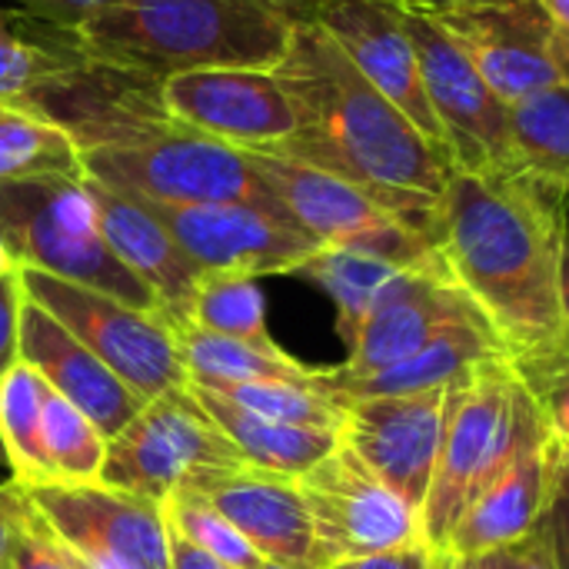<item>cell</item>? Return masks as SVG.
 I'll return each mask as SVG.
<instances>
[{
  "instance_id": "1",
  "label": "cell",
  "mask_w": 569,
  "mask_h": 569,
  "mask_svg": "<svg viewBox=\"0 0 569 569\" xmlns=\"http://www.w3.org/2000/svg\"><path fill=\"white\" fill-rule=\"evenodd\" d=\"M567 223V190L527 170H453L427 223L440 273L487 320L513 363L569 353L560 303Z\"/></svg>"
},
{
  "instance_id": "2",
  "label": "cell",
  "mask_w": 569,
  "mask_h": 569,
  "mask_svg": "<svg viewBox=\"0 0 569 569\" xmlns=\"http://www.w3.org/2000/svg\"><path fill=\"white\" fill-rule=\"evenodd\" d=\"M273 73L287 87L300 127L267 153L337 173L427 233L453 160L317 23L293 30L290 50Z\"/></svg>"
},
{
  "instance_id": "3",
  "label": "cell",
  "mask_w": 569,
  "mask_h": 569,
  "mask_svg": "<svg viewBox=\"0 0 569 569\" xmlns=\"http://www.w3.org/2000/svg\"><path fill=\"white\" fill-rule=\"evenodd\" d=\"M293 23L260 0H113L70 37L90 60L167 80L190 70H277Z\"/></svg>"
},
{
  "instance_id": "4",
  "label": "cell",
  "mask_w": 569,
  "mask_h": 569,
  "mask_svg": "<svg viewBox=\"0 0 569 569\" xmlns=\"http://www.w3.org/2000/svg\"><path fill=\"white\" fill-rule=\"evenodd\" d=\"M543 420L513 360H493L450 387L443 443L423 507V547L443 550L453 523Z\"/></svg>"
},
{
  "instance_id": "5",
  "label": "cell",
  "mask_w": 569,
  "mask_h": 569,
  "mask_svg": "<svg viewBox=\"0 0 569 569\" xmlns=\"http://www.w3.org/2000/svg\"><path fill=\"white\" fill-rule=\"evenodd\" d=\"M0 240L17 267H33L137 310L163 313L157 293L107 247L83 177L43 173L0 183Z\"/></svg>"
},
{
  "instance_id": "6",
  "label": "cell",
  "mask_w": 569,
  "mask_h": 569,
  "mask_svg": "<svg viewBox=\"0 0 569 569\" xmlns=\"http://www.w3.org/2000/svg\"><path fill=\"white\" fill-rule=\"evenodd\" d=\"M80 170L87 180L130 200L167 207L250 203L287 217L267 183L257 177L247 150L187 127H173L133 143L87 150L80 153Z\"/></svg>"
},
{
  "instance_id": "7",
  "label": "cell",
  "mask_w": 569,
  "mask_h": 569,
  "mask_svg": "<svg viewBox=\"0 0 569 569\" xmlns=\"http://www.w3.org/2000/svg\"><path fill=\"white\" fill-rule=\"evenodd\" d=\"M17 280L23 297L57 317L143 403L187 383L177 330L163 313L137 310L117 297L33 267H17Z\"/></svg>"
},
{
  "instance_id": "8",
  "label": "cell",
  "mask_w": 569,
  "mask_h": 569,
  "mask_svg": "<svg viewBox=\"0 0 569 569\" xmlns=\"http://www.w3.org/2000/svg\"><path fill=\"white\" fill-rule=\"evenodd\" d=\"M247 157L283 213L317 243L367 250L400 263L403 270L437 267L427 233L387 210L357 183L267 150H247Z\"/></svg>"
},
{
  "instance_id": "9",
  "label": "cell",
  "mask_w": 569,
  "mask_h": 569,
  "mask_svg": "<svg viewBox=\"0 0 569 569\" xmlns=\"http://www.w3.org/2000/svg\"><path fill=\"white\" fill-rule=\"evenodd\" d=\"M237 467H247L243 457L183 383L147 400L143 410L107 443L97 483L160 503L197 470Z\"/></svg>"
},
{
  "instance_id": "10",
  "label": "cell",
  "mask_w": 569,
  "mask_h": 569,
  "mask_svg": "<svg viewBox=\"0 0 569 569\" xmlns=\"http://www.w3.org/2000/svg\"><path fill=\"white\" fill-rule=\"evenodd\" d=\"M73 569H170L160 503L103 483L20 487Z\"/></svg>"
},
{
  "instance_id": "11",
  "label": "cell",
  "mask_w": 569,
  "mask_h": 569,
  "mask_svg": "<svg viewBox=\"0 0 569 569\" xmlns=\"http://www.w3.org/2000/svg\"><path fill=\"white\" fill-rule=\"evenodd\" d=\"M320 569L423 543L420 513L403 503L343 440L300 480Z\"/></svg>"
},
{
  "instance_id": "12",
  "label": "cell",
  "mask_w": 569,
  "mask_h": 569,
  "mask_svg": "<svg viewBox=\"0 0 569 569\" xmlns=\"http://www.w3.org/2000/svg\"><path fill=\"white\" fill-rule=\"evenodd\" d=\"M407 33L420 57L427 100L440 123L453 170L470 173H510L520 170L510 140V103L480 77L470 57L447 37V30L420 13L403 10Z\"/></svg>"
},
{
  "instance_id": "13",
  "label": "cell",
  "mask_w": 569,
  "mask_h": 569,
  "mask_svg": "<svg viewBox=\"0 0 569 569\" xmlns=\"http://www.w3.org/2000/svg\"><path fill=\"white\" fill-rule=\"evenodd\" d=\"M13 107L60 127L80 153L133 143L177 127L163 107L160 80L90 60L83 53L23 93Z\"/></svg>"
},
{
  "instance_id": "14",
  "label": "cell",
  "mask_w": 569,
  "mask_h": 569,
  "mask_svg": "<svg viewBox=\"0 0 569 569\" xmlns=\"http://www.w3.org/2000/svg\"><path fill=\"white\" fill-rule=\"evenodd\" d=\"M143 203L203 273H297L323 243L293 220L250 203Z\"/></svg>"
},
{
  "instance_id": "15",
  "label": "cell",
  "mask_w": 569,
  "mask_h": 569,
  "mask_svg": "<svg viewBox=\"0 0 569 569\" xmlns=\"http://www.w3.org/2000/svg\"><path fill=\"white\" fill-rule=\"evenodd\" d=\"M160 97L177 127L240 150H273L300 127L293 100L273 70H190L160 80Z\"/></svg>"
},
{
  "instance_id": "16",
  "label": "cell",
  "mask_w": 569,
  "mask_h": 569,
  "mask_svg": "<svg viewBox=\"0 0 569 569\" xmlns=\"http://www.w3.org/2000/svg\"><path fill=\"white\" fill-rule=\"evenodd\" d=\"M450 387L347 403L340 440L420 517L430 497Z\"/></svg>"
},
{
  "instance_id": "17",
  "label": "cell",
  "mask_w": 569,
  "mask_h": 569,
  "mask_svg": "<svg viewBox=\"0 0 569 569\" xmlns=\"http://www.w3.org/2000/svg\"><path fill=\"white\" fill-rule=\"evenodd\" d=\"M427 17L447 30L503 103H517L563 80L550 53L553 20L540 0L460 3Z\"/></svg>"
},
{
  "instance_id": "18",
  "label": "cell",
  "mask_w": 569,
  "mask_h": 569,
  "mask_svg": "<svg viewBox=\"0 0 569 569\" xmlns=\"http://www.w3.org/2000/svg\"><path fill=\"white\" fill-rule=\"evenodd\" d=\"M180 487L203 497L263 560L290 569H320L313 520L297 480L237 467L197 470Z\"/></svg>"
},
{
  "instance_id": "19",
  "label": "cell",
  "mask_w": 569,
  "mask_h": 569,
  "mask_svg": "<svg viewBox=\"0 0 569 569\" xmlns=\"http://www.w3.org/2000/svg\"><path fill=\"white\" fill-rule=\"evenodd\" d=\"M317 27L390 103H397L420 127L423 137H430L447 153L440 123L427 100L420 57L407 33L400 7L387 0H323Z\"/></svg>"
},
{
  "instance_id": "20",
  "label": "cell",
  "mask_w": 569,
  "mask_h": 569,
  "mask_svg": "<svg viewBox=\"0 0 569 569\" xmlns=\"http://www.w3.org/2000/svg\"><path fill=\"white\" fill-rule=\"evenodd\" d=\"M477 313L467 297L440 273V267H420L397 273L373 300L350 357L333 367L337 380H357L380 373L420 347H427L447 323Z\"/></svg>"
},
{
  "instance_id": "21",
  "label": "cell",
  "mask_w": 569,
  "mask_h": 569,
  "mask_svg": "<svg viewBox=\"0 0 569 569\" xmlns=\"http://www.w3.org/2000/svg\"><path fill=\"white\" fill-rule=\"evenodd\" d=\"M17 347L20 363L37 370L53 393L77 407L107 437V443L143 410V400L30 297L20 303Z\"/></svg>"
},
{
  "instance_id": "22",
  "label": "cell",
  "mask_w": 569,
  "mask_h": 569,
  "mask_svg": "<svg viewBox=\"0 0 569 569\" xmlns=\"http://www.w3.org/2000/svg\"><path fill=\"white\" fill-rule=\"evenodd\" d=\"M553 447L557 437L550 433L547 420H540L523 447L513 453V460L497 473V480L470 500V507L453 523L443 550L437 553L473 560L533 533L547 513Z\"/></svg>"
},
{
  "instance_id": "23",
  "label": "cell",
  "mask_w": 569,
  "mask_h": 569,
  "mask_svg": "<svg viewBox=\"0 0 569 569\" xmlns=\"http://www.w3.org/2000/svg\"><path fill=\"white\" fill-rule=\"evenodd\" d=\"M83 183L90 190L107 247L117 253V260L130 273H137L157 293L160 310L173 327L187 323V310H190V300L197 293L203 270L177 247V240L163 230V223L143 203L120 197L87 177Z\"/></svg>"
},
{
  "instance_id": "24",
  "label": "cell",
  "mask_w": 569,
  "mask_h": 569,
  "mask_svg": "<svg viewBox=\"0 0 569 569\" xmlns=\"http://www.w3.org/2000/svg\"><path fill=\"white\" fill-rule=\"evenodd\" d=\"M510 357L497 333L487 327L480 313H467L453 323H447L427 347H420L413 357L370 373L357 380H337L333 367L327 377V393L337 403L350 400H367V397H397V393H417V390H437V387H453L477 373L480 367Z\"/></svg>"
},
{
  "instance_id": "25",
  "label": "cell",
  "mask_w": 569,
  "mask_h": 569,
  "mask_svg": "<svg viewBox=\"0 0 569 569\" xmlns=\"http://www.w3.org/2000/svg\"><path fill=\"white\" fill-rule=\"evenodd\" d=\"M187 387L197 397V403L213 417V423L227 433V440L237 447L243 463L253 470L300 480L303 473H310L320 460H327L340 447V433H333V430L277 423V420L257 417V413L230 403L227 397H220L207 387H197V383H187Z\"/></svg>"
},
{
  "instance_id": "26",
  "label": "cell",
  "mask_w": 569,
  "mask_h": 569,
  "mask_svg": "<svg viewBox=\"0 0 569 569\" xmlns=\"http://www.w3.org/2000/svg\"><path fill=\"white\" fill-rule=\"evenodd\" d=\"M180 360L187 370V383L197 387H227V383H297L327 393L330 370L307 367L290 357L283 347L247 343L197 330L190 323H177Z\"/></svg>"
},
{
  "instance_id": "27",
  "label": "cell",
  "mask_w": 569,
  "mask_h": 569,
  "mask_svg": "<svg viewBox=\"0 0 569 569\" xmlns=\"http://www.w3.org/2000/svg\"><path fill=\"white\" fill-rule=\"evenodd\" d=\"M303 280L317 283L337 307V330L347 347H353L373 300L380 290L403 273L400 263L383 260L367 250H350V247H320L300 270Z\"/></svg>"
},
{
  "instance_id": "28",
  "label": "cell",
  "mask_w": 569,
  "mask_h": 569,
  "mask_svg": "<svg viewBox=\"0 0 569 569\" xmlns=\"http://www.w3.org/2000/svg\"><path fill=\"white\" fill-rule=\"evenodd\" d=\"M510 140L520 170L569 193V83H550L510 103Z\"/></svg>"
},
{
  "instance_id": "29",
  "label": "cell",
  "mask_w": 569,
  "mask_h": 569,
  "mask_svg": "<svg viewBox=\"0 0 569 569\" xmlns=\"http://www.w3.org/2000/svg\"><path fill=\"white\" fill-rule=\"evenodd\" d=\"M80 57L70 30L0 7V103H17L37 83Z\"/></svg>"
},
{
  "instance_id": "30",
  "label": "cell",
  "mask_w": 569,
  "mask_h": 569,
  "mask_svg": "<svg viewBox=\"0 0 569 569\" xmlns=\"http://www.w3.org/2000/svg\"><path fill=\"white\" fill-rule=\"evenodd\" d=\"M43 390L47 383L27 363L0 377V443L20 487L57 480L43 453Z\"/></svg>"
},
{
  "instance_id": "31",
  "label": "cell",
  "mask_w": 569,
  "mask_h": 569,
  "mask_svg": "<svg viewBox=\"0 0 569 569\" xmlns=\"http://www.w3.org/2000/svg\"><path fill=\"white\" fill-rule=\"evenodd\" d=\"M43 173L83 177L77 143L60 127L13 103H0V183Z\"/></svg>"
},
{
  "instance_id": "32",
  "label": "cell",
  "mask_w": 569,
  "mask_h": 569,
  "mask_svg": "<svg viewBox=\"0 0 569 569\" xmlns=\"http://www.w3.org/2000/svg\"><path fill=\"white\" fill-rule=\"evenodd\" d=\"M187 323L217 337L247 340L270 347L267 307L257 287V277L247 273H203L187 310Z\"/></svg>"
},
{
  "instance_id": "33",
  "label": "cell",
  "mask_w": 569,
  "mask_h": 569,
  "mask_svg": "<svg viewBox=\"0 0 569 569\" xmlns=\"http://www.w3.org/2000/svg\"><path fill=\"white\" fill-rule=\"evenodd\" d=\"M43 453L63 483H97L107 457V437L50 387L43 390Z\"/></svg>"
},
{
  "instance_id": "34",
  "label": "cell",
  "mask_w": 569,
  "mask_h": 569,
  "mask_svg": "<svg viewBox=\"0 0 569 569\" xmlns=\"http://www.w3.org/2000/svg\"><path fill=\"white\" fill-rule=\"evenodd\" d=\"M230 403L277 420L290 427H313V430H343L347 407L337 403L330 393L313 390V387H297V383H227V387H207Z\"/></svg>"
},
{
  "instance_id": "35",
  "label": "cell",
  "mask_w": 569,
  "mask_h": 569,
  "mask_svg": "<svg viewBox=\"0 0 569 569\" xmlns=\"http://www.w3.org/2000/svg\"><path fill=\"white\" fill-rule=\"evenodd\" d=\"M160 510L167 527L187 543H193L197 550L230 563L233 569H257L263 563V557L240 537V530L227 523L203 497L177 487L160 500Z\"/></svg>"
},
{
  "instance_id": "36",
  "label": "cell",
  "mask_w": 569,
  "mask_h": 569,
  "mask_svg": "<svg viewBox=\"0 0 569 569\" xmlns=\"http://www.w3.org/2000/svg\"><path fill=\"white\" fill-rule=\"evenodd\" d=\"M523 383L530 387L550 433L569 447V353H557L547 360L513 363Z\"/></svg>"
},
{
  "instance_id": "37",
  "label": "cell",
  "mask_w": 569,
  "mask_h": 569,
  "mask_svg": "<svg viewBox=\"0 0 569 569\" xmlns=\"http://www.w3.org/2000/svg\"><path fill=\"white\" fill-rule=\"evenodd\" d=\"M13 497H17V517H20V540H17L13 569H73L63 547L53 540V533L47 530L40 513L23 497L20 483H13Z\"/></svg>"
},
{
  "instance_id": "38",
  "label": "cell",
  "mask_w": 569,
  "mask_h": 569,
  "mask_svg": "<svg viewBox=\"0 0 569 569\" xmlns=\"http://www.w3.org/2000/svg\"><path fill=\"white\" fill-rule=\"evenodd\" d=\"M543 527L553 543L557 567L569 569V447L557 440L553 447V473H550V497Z\"/></svg>"
},
{
  "instance_id": "39",
  "label": "cell",
  "mask_w": 569,
  "mask_h": 569,
  "mask_svg": "<svg viewBox=\"0 0 569 569\" xmlns=\"http://www.w3.org/2000/svg\"><path fill=\"white\" fill-rule=\"evenodd\" d=\"M467 569H560L557 557H553V543L547 527L540 523L533 533H527L517 543H507L500 550H490L483 557L463 560Z\"/></svg>"
},
{
  "instance_id": "40",
  "label": "cell",
  "mask_w": 569,
  "mask_h": 569,
  "mask_svg": "<svg viewBox=\"0 0 569 569\" xmlns=\"http://www.w3.org/2000/svg\"><path fill=\"white\" fill-rule=\"evenodd\" d=\"M20 303H23V290L17 273H3L0 277V377L20 363V347H17Z\"/></svg>"
},
{
  "instance_id": "41",
  "label": "cell",
  "mask_w": 569,
  "mask_h": 569,
  "mask_svg": "<svg viewBox=\"0 0 569 569\" xmlns=\"http://www.w3.org/2000/svg\"><path fill=\"white\" fill-rule=\"evenodd\" d=\"M113 0H0V7H13L20 13H30L43 23H53V27H77L83 17H90L93 10L107 7Z\"/></svg>"
},
{
  "instance_id": "42",
  "label": "cell",
  "mask_w": 569,
  "mask_h": 569,
  "mask_svg": "<svg viewBox=\"0 0 569 569\" xmlns=\"http://www.w3.org/2000/svg\"><path fill=\"white\" fill-rule=\"evenodd\" d=\"M327 569H437V553L423 543L397 550V553H380V557H367V560H350V563H337Z\"/></svg>"
},
{
  "instance_id": "43",
  "label": "cell",
  "mask_w": 569,
  "mask_h": 569,
  "mask_svg": "<svg viewBox=\"0 0 569 569\" xmlns=\"http://www.w3.org/2000/svg\"><path fill=\"white\" fill-rule=\"evenodd\" d=\"M17 540H20L17 497H13V483H3L0 487V569H13Z\"/></svg>"
},
{
  "instance_id": "44",
  "label": "cell",
  "mask_w": 569,
  "mask_h": 569,
  "mask_svg": "<svg viewBox=\"0 0 569 569\" xmlns=\"http://www.w3.org/2000/svg\"><path fill=\"white\" fill-rule=\"evenodd\" d=\"M170 569H233L230 563L197 550L193 543H187L183 537H177L170 530Z\"/></svg>"
},
{
  "instance_id": "45",
  "label": "cell",
  "mask_w": 569,
  "mask_h": 569,
  "mask_svg": "<svg viewBox=\"0 0 569 569\" xmlns=\"http://www.w3.org/2000/svg\"><path fill=\"white\" fill-rule=\"evenodd\" d=\"M260 3H267L270 10H277L293 27H310V23H317V13H320V3L323 0H260Z\"/></svg>"
},
{
  "instance_id": "46",
  "label": "cell",
  "mask_w": 569,
  "mask_h": 569,
  "mask_svg": "<svg viewBox=\"0 0 569 569\" xmlns=\"http://www.w3.org/2000/svg\"><path fill=\"white\" fill-rule=\"evenodd\" d=\"M393 7H403V10H423V13H433V10H443V7H460V3H490V0H387Z\"/></svg>"
},
{
  "instance_id": "47",
  "label": "cell",
  "mask_w": 569,
  "mask_h": 569,
  "mask_svg": "<svg viewBox=\"0 0 569 569\" xmlns=\"http://www.w3.org/2000/svg\"><path fill=\"white\" fill-rule=\"evenodd\" d=\"M550 53H553V60H557V67H560V73H563V80L569 83V33L567 30L553 27V37H550Z\"/></svg>"
},
{
  "instance_id": "48",
  "label": "cell",
  "mask_w": 569,
  "mask_h": 569,
  "mask_svg": "<svg viewBox=\"0 0 569 569\" xmlns=\"http://www.w3.org/2000/svg\"><path fill=\"white\" fill-rule=\"evenodd\" d=\"M560 303H563V320L569 330V223L567 237H563V260H560Z\"/></svg>"
},
{
  "instance_id": "49",
  "label": "cell",
  "mask_w": 569,
  "mask_h": 569,
  "mask_svg": "<svg viewBox=\"0 0 569 569\" xmlns=\"http://www.w3.org/2000/svg\"><path fill=\"white\" fill-rule=\"evenodd\" d=\"M540 3H543V10L550 13L553 27H560V30H567L569 33V0H540Z\"/></svg>"
},
{
  "instance_id": "50",
  "label": "cell",
  "mask_w": 569,
  "mask_h": 569,
  "mask_svg": "<svg viewBox=\"0 0 569 569\" xmlns=\"http://www.w3.org/2000/svg\"><path fill=\"white\" fill-rule=\"evenodd\" d=\"M3 273H17V263H13V257L7 253L3 240H0V277H3Z\"/></svg>"
},
{
  "instance_id": "51",
  "label": "cell",
  "mask_w": 569,
  "mask_h": 569,
  "mask_svg": "<svg viewBox=\"0 0 569 569\" xmlns=\"http://www.w3.org/2000/svg\"><path fill=\"white\" fill-rule=\"evenodd\" d=\"M437 553V550H433ZM437 569H467L463 560H457V557H447V553H437Z\"/></svg>"
},
{
  "instance_id": "52",
  "label": "cell",
  "mask_w": 569,
  "mask_h": 569,
  "mask_svg": "<svg viewBox=\"0 0 569 569\" xmlns=\"http://www.w3.org/2000/svg\"><path fill=\"white\" fill-rule=\"evenodd\" d=\"M257 569H290V567H280V563H270V560H263V563H260Z\"/></svg>"
},
{
  "instance_id": "53",
  "label": "cell",
  "mask_w": 569,
  "mask_h": 569,
  "mask_svg": "<svg viewBox=\"0 0 569 569\" xmlns=\"http://www.w3.org/2000/svg\"><path fill=\"white\" fill-rule=\"evenodd\" d=\"M0 463H7V453H3V443H0Z\"/></svg>"
}]
</instances>
